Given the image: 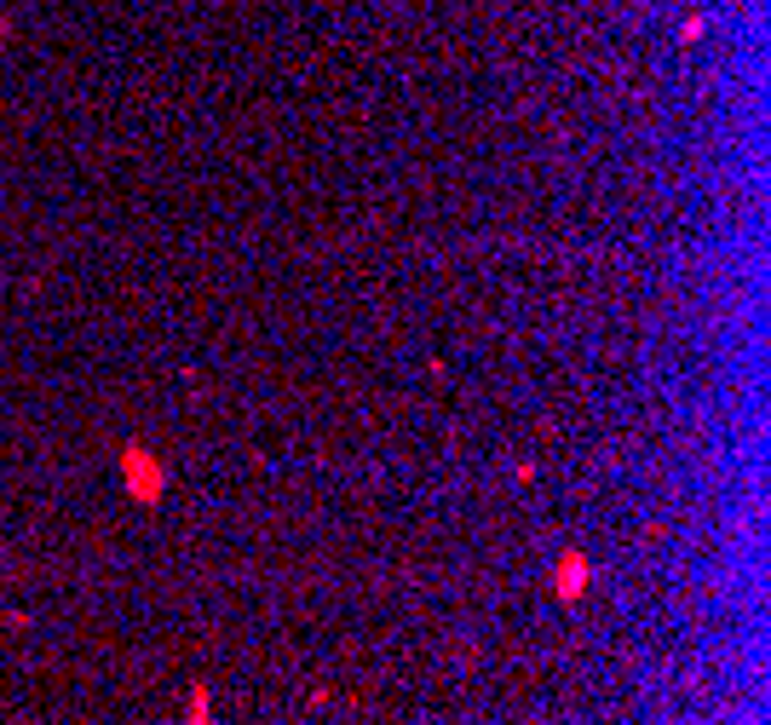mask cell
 Masks as SVG:
<instances>
[{
    "label": "cell",
    "mask_w": 771,
    "mask_h": 725,
    "mask_svg": "<svg viewBox=\"0 0 771 725\" xmlns=\"http://www.w3.org/2000/svg\"><path fill=\"white\" fill-rule=\"evenodd\" d=\"M127 484H133L144 501H156V495H162V472H156V461L133 449V455H127Z\"/></svg>",
    "instance_id": "cell-1"
},
{
    "label": "cell",
    "mask_w": 771,
    "mask_h": 725,
    "mask_svg": "<svg viewBox=\"0 0 771 725\" xmlns=\"http://www.w3.org/2000/svg\"><path fill=\"white\" fill-rule=\"evenodd\" d=\"M582 587H587V564L582 559H564L559 564V593H564V599H576Z\"/></svg>",
    "instance_id": "cell-2"
},
{
    "label": "cell",
    "mask_w": 771,
    "mask_h": 725,
    "mask_svg": "<svg viewBox=\"0 0 771 725\" xmlns=\"http://www.w3.org/2000/svg\"><path fill=\"white\" fill-rule=\"evenodd\" d=\"M190 725H208V691H190Z\"/></svg>",
    "instance_id": "cell-3"
}]
</instances>
